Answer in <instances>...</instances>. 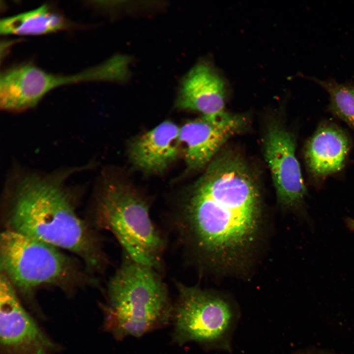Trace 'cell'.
<instances>
[{
    "mask_svg": "<svg viewBox=\"0 0 354 354\" xmlns=\"http://www.w3.org/2000/svg\"><path fill=\"white\" fill-rule=\"evenodd\" d=\"M256 178L233 153L216 155L166 216L200 273L243 276L258 260L268 219Z\"/></svg>",
    "mask_w": 354,
    "mask_h": 354,
    "instance_id": "obj_1",
    "label": "cell"
},
{
    "mask_svg": "<svg viewBox=\"0 0 354 354\" xmlns=\"http://www.w3.org/2000/svg\"><path fill=\"white\" fill-rule=\"evenodd\" d=\"M91 164L43 173L15 167L9 174L4 197L9 229L80 256L90 269L102 271L107 258L100 241L77 215L73 174Z\"/></svg>",
    "mask_w": 354,
    "mask_h": 354,
    "instance_id": "obj_2",
    "label": "cell"
},
{
    "mask_svg": "<svg viewBox=\"0 0 354 354\" xmlns=\"http://www.w3.org/2000/svg\"><path fill=\"white\" fill-rule=\"evenodd\" d=\"M173 311L161 273L123 253L108 285L105 307L107 329L118 339L139 337L168 324Z\"/></svg>",
    "mask_w": 354,
    "mask_h": 354,
    "instance_id": "obj_3",
    "label": "cell"
},
{
    "mask_svg": "<svg viewBox=\"0 0 354 354\" xmlns=\"http://www.w3.org/2000/svg\"><path fill=\"white\" fill-rule=\"evenodd\" d=\"M95 194L96 221L110 231L134 261L161 273L165 236L154 224L148 201L128 185L105 180Z\"/></svg>",
    "mask_w": 354,
    "mask_h": 354,
    "instance_id": "obj_4",
    "label": "cell"
},
{
    "mask_svg": "<svg viewBox=\"0 0 354 354\" xmlns=\"http://www.w3.org/2000/svg\"><path fill=\"white\" fill-rule=\"evenodd\" d=\"M173 340L179 345L195 342L205 348L230 351L239 313L227 295L176 282Z\"/></svg>",
    "mask_w": 354,
    "mask_h": 354,
    "instance_id": "obj_5",
    "label": "cell"
},
{
    "mask_svg": "<svg viewBox=\"0 0 354 354\" xmlns=\"http://www.w3.org/2000/svg\"><path fill=\"white\" fill-rule=\"evenodd\" d=\"M0 257L1 272L25 292L44 285L67 287L81 277L58 247L10 229L1 234Z\"/></svg>",
    "mask_w": 354,
    "mask_h": 354,
    "instance_id": "obj_6",
    "label": "cell"
},
{
    "mask_svg": "<svg viewBox=\"0 0 354 354\" xmlns=\"http://www.w3.org/2000/svg\"><path fill=\"white\" fill-rule=\"evenodd\" d=\"M115 75V68L110 61L68 75L50 73L31 63L19 64L0 73V108L8 112H24L34 107L57 87L112 79Z\"/></svg>",
    "mask_w": 354,
    "mask_h": 354,
    "instance_id": "obj_7",
    "label": "cell"
},
{
    "mask_svg": "<svg viewBox=\"0 0 354 354\" xmlns=\"http://www.w3.org/2000/svg\"><path fill=\"white\" fill-rule=\"evenodd\" d=\"M263 149L279 206L306 218L304 204L307 190L295 155L294 136L279 123H271L264 137Z\"/></svg>",
    "mask_w": 354,
    "mask_h": 354,
    "instance_id": "obj_8",
    "label": "cell"
},
{
    "mask_svg": "<svg viewBox=\"0 0 354 354\" xmlns=\"http://www.w3.org/2000/svg\"><path fill=\"white\" fill-rule=\"evenodd\" d=\"M0 343L6 354H53L57 348L20 303L13 285L1 272Z\"/></svg>",
    "mask_w": 354,
    "mask_h": 354,
    "instance_id": "obj_9",
    "label": "cell"
},
{
    "mask_svg": "<svg viewBox=\"0 0 354 354\" xmlns=\"http://www.w3.org/2000/svg\"><path fill=\"white\" fill-rule=\"evenodd\" d=\"M246 122L244 116L224 111L203 116L179 128L178 139L185 145L188 168L196 170L208 165L224 143L243 130Z\"/></svg>",
    "mask_w": 354,
    "mask_h": 354,
    "instance_id": "obj_10",
    "label": "cell"
},
{
    "mask_svg": "<svg viewBox=\"0 0 354 354\" xmlns=\"http://www.w3.org/2000/svg\"><path fill=\"white\" fill-rule=\"evenodd\" d=\"M226 94L222 77L209 65L199 63L183 79L176 106L211 116L224 111Z\"/></svg>",
    "mask_w": 354,
    "mask_h": 354,
    "instance_id": "obj_11",
    "label": "cell"
},
{
    "mask_svg": "<svg viewBox=\"0 0 354 354\" xmlns=\"http://www.w3.org/2000/svg\"><path fill=\"white\" fill-rule=\"evenodd\" d=\"M350 139L334 124L320 125L308 140L304 148L307 169L314 177L324 178L340 171L350 149Z\"/></svg>",
    "mask_w": 354,
    "mask_h": 354,
    "instance_id": "obj_12",
    "label": "cell"
},
{
    "mask_svg": "<svg viewBox=\"0 0 354 354\" xmlns=\"http://www.w3.org/2000/svg\"><path fill=\"white\" fill-rule=\"evenodd\" d=\"M179 131L175 123L165 121L147 132L130 145L131 161L146 172L163 171L178 154Z\"/></svg>",
    "mask_w": 354,
    "mask_h": 354,
    "instance_id": "obj_13",
    "label": "cell"
},
{
    "mask_svg": "<svg viewBox=\"0 0 354 354\" xmlns=\"http://www.w3.org/2000/svg\"><path fill=\"white\" fill-rule=\"evenodd\" d=\"M71 27L62 15L47 4L33 10L1 19L3 35H38L55 32Z\"/></svg>",
    "mask_w": 354,
    "mask_h": 354,
    "instance_id": "obj_14",
    "label": "cell"
},
{
    "mask_svg": "<svg viewBox=\"0 0 354 354\" xmlns=\"http://www.w3.org/2000/svg\"><path fill=\"white\" fill-rule=\"evenodd\" d=\"M310 79L324 89L329 96V109L354 129V85L341 84L333 80Z\"/></svg>",
    "mask_w": 354,
    "mask_h": 354,
    "instance_id": "obj_15",
    "label": "cell"
},
{
    "mask_svg": "<svg viewBox=\"0 0 354 354\" xmlns=\"http://www.w3.org/2000/svg\"><path fill=\"white\" fill-rule=\"evenodd\" d=\"M346 224L347 228L352 232H354V219L352 218H347L346 219Z\"/></svg>",
    "mask_w": 354,
    "mask_h": 354,
    "instance_id": "obj_16",
    "label": "cell"
},
{
    "mask_svg": "<svg viewBox=\"0 0 354 354\" xmlns=\"http://www.w3.org/2000/svg\"><path fill=\"white\" fill-rule=\"evenodd\" d=\"M294 354H326L323 353H315V352H298L297 353H295Z\"/></svg>",
    "mask_w": 354,
    "mask_h": 354,
    "instance_id": "obj_17",
    "label": "cell"
}]
</instances>
